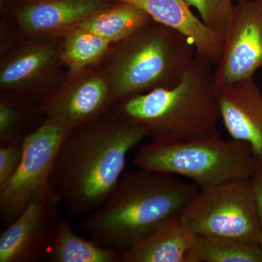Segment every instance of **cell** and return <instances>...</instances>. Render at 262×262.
<instances>
[{"label":"cell","instance_id":"obj_1","mask_svg":"<svg viewBox=\"0 0 262 262\" xmlns=\"http://www.w3.org/2000/svg\"><path fill=\"white\" fill-rule=\"evenodd\" d=\"M146 137L145 129L117 107L70 133L51 181L71 214H89L107 201L125 173L129 151Z\"/></svg>","mask_w":262,"mask_h":262},{"label":"cell","instance_id":"obj_2","mask_svg":"<svg viewBox=\"0 0 262 262\" xmlns=\"http://www.w3.org/2000/svg\"><path fill=\"white\" fill-rule=\"evenodd\" d=\"M199 190L175 175L130 170L107 201L84 216L80 227L95 242L124 249L180 215Z\"/></svg>","mask_w":262,"mask_h":262},{"label":"cell","instance_id":"obj_3","mask_svg":"<svg viewBox=\"0 0 262 262\" xmlns=\"http://www.w3.org/2000/svg\"><path fill=\"white\" fill-rule=\"evenodd\" d=\"M211 64L194 58L178 84L139 95L116 107L160 142H181L216 134L219 88Z\"/></svg>","mask_w":262,"mask_h":262},{"label":"cell","instance_id":"obj_4","mask_svg":"<svg viewBox=\"0 0 262 262\" xmlns=\"http://www.w3.org/2000/svg\"><path fill=\"white\" fill-rule=\"evenodd\" d=\"M195 58L192 43L180 33L149 19L101 62L116 102L179 83Z\"/></svg>","mask_w":262,"mask_h":262},{"label":"cell","instance_id":"obj_5","mask_svg":"<svg viewBox=\"0 0 262 262\" xmlns=\"http://www.w3.org/2000/svg\"><path fill=\"white\" fill-rule=\"evenodd\" d=\"M138 168L182 176L200 189L237 180H249L262 163L251 146L225 140L218 133L181 142L151 141L138 151Z\"/></svg>","mask_w":262,"mask_h":262},{"label":"cell","instance_id":"obj_6","mask_svg":"<svg viewBox=\"0 0 262 262\" xmlns=\"http://www.w3.org/2000/svg\"><path fill=\"white\" fill-rule=\"evenodd\" d=\"M180 216L198 237L257 245L262 239L249 180L200 189Z\"/></svg>","mask_w":262,"mask_h":262},{"label":"cell","instance_id":"obj_7","mask_svg":"<svg viewBox=\"0 0 262 262\" xmlns=\"http://www.w3.org/2000/svg\"><path fill=\"white\" fill-rule=\"evenodd\" d=\"M72 130L46 118L24 141L21 162L14 175L0 187V218L8 226L37 194L52 182L62 143Z\"/></svg>","mask_w":262,"mask_h":262},{"label":"cell","instance_id":"obj_8","mask_svg":"<svg viewBox=\"0 0 262 262\" xmlns=\"http://www.w3.org/2000/svg\"><path fill=\"white\" fill-rule=\"evenodd\" d=\"M39 103L46 118L73 131L96 121L117 102L107 74L100 63L67 71Z\"/></svg>","mask_w":262,"mask_h":262},{"label":"cell","instance_id":"obj_9","mask_svg":"<svg viewBox=\"0 0 262 262\" xmlns=\"http://www.w3.org/2000/svg\"><path fill=\"white\" fill-rule=\"evenodd\" d=\"M61 202L52 182L37 194L0 236V262L47 261Z\"/></svg>","mask_w":262,"mask_h":262},{"label":"cell","instance_id":"obj_10","mask_svg":"<svg viewBox=\"0 0 262 262\" xmlns=\"http://www.w3.org/2000/svg\"><path fill=\"white\" fill-rule=\"evenodd\" d=\"M5 57L0 67V89L3 93L41 96L42 100L56 88L61 61L63 37L27 38Z\"/></svg>","mask_w":262,"mask_h":262},{"label":"cell","instance_id":"obj_11","mask_svg":"<svg viewBox=\"0 0 262 262\" xmlns=\"http://www.w3.org/2000/svg\"><path fill=\"white\" fill-rule=\"evenodd\" d=\"M213 72L217 87L253 78L262 68V7L258 0H238Z\"/></svg>","mask_w":262,"mask_h":262},{"label":"cell","instance_id":"obj_12","mask_svg":"<svg viewBox=\"0 0 262 262\" xmlns=\"http://www.w3.org/2000/svg\"><path fill=\"white\" fill-rule=\"evenodd\" d=\"M114 0H34L20 3L13 11L21 39L65 37Z\"/></svg>","mask_w":262,"mask_h":262},{"label":"cell","instance_id":"obj_13","mask_svg":"<svg viewBox=\"0 0 262 262\" xmlns=\"http://www.w3.org/2000/svg\"><path fill=\"white\" fill-rule=\"evenodd\" d=\"M220 118L232 139L262 160V93L253 78L219 87Z\"/></svg>","mask_w":262,"mask_h":262},{"label":"cell","instance_id":"obj_14","mask_svg":"<svg viewBox=\"0 0 262 262\" xmlns=\"http://www.w3.org/2000/svg\"><path fill=\"white\" fill-rule=\"evenodd\" d=\"M144 10L155 21L173 29L192 43L195 57L216 65L223 48V36L198 18L184 0H114Z\"/></svg>","mask_w":262,"mask_h":262},{"label":"cell","instance_id":"obj_15","mask_svg":"<svg viewBox=\"0 0 262 262\" xmlns=\"http://www.w3.org/2000/svg\"><path fill=\"white\" fill-rule=\"evenodd\" d=\"M198 237L180 215L136 244L119 250L120 262H198Z\"/></svg>","mask_w":262,"mask_h":262},{"label":"cell","instance_id":"obj_16","mask_svg":"<svg viewBox=\"0 0 262 262\" xmlns=\"http://www.w3.org/2000/svg\"><path fill=\"white\" fill-rule=\"evenodd\" d=\"M51 262H120L119 250L81 237L67 219L57 225L47 258Z\"/></svg>","mask_w":262,"mask_h":262},{"label":"cell","instance_id":"obj_17","mask_svg":"<svg viewBox=\"0 0 262 262\" xmlns=\"http://www.w3.org/2000/svg\"><path fill=\"white\" fill-rule=\"evenodd\" d=\"M151 19L135 5L116 2L99 10L78 28L97 34L112 44L121 42Z\"/></svg>","mask_w":262,"mask_h":262},{"label":"cell","instance_id":"obj_18","mask_svg":"<svg viewBox=\"0 0 262 262\" xmlns=\"http://www.w3.org/2000/svg\"><path fill=\"white\" fill-rule=\"evenodd\" d=\"M3 94L0 100V144L23 142L42 122H37L39 115L44 116L40 103L36 106L28 95Z\"/></svg>","mask_w":262,"mask_h":262},{"label":"cell","instance_id":"obj_19","mask_svg":"<svg viewBox=\"0 0 262 262\" xmlns=\"http://www.w3.org/2000/svg\"><path fill=\"white\" fill-rule=\"evenodd\" d=\"M113 46L94 33L76 29L63 37L62 63L67 71L100 64Z\"/></svg>","mask_w":262,"mask_h":262},{"label":"cell","instance_id":"obj_20","mask_svg":"<svg viewBox=\"0 0 262 262\" xmlns=\"http://www.w3.org/2000/svg\"><path fill=\"white\" fill-rule=\"evenodd\" d=\"M198 262H262L260 245L198 237Z\"/></svg>","mask_w":262,"mask_h":262},{"label":"cell","instance_id":"obj_21","mask_svg":"<svg viewBox=\"0 0 262 262\" xmlns=\"http://www.w3.org/2000/svg\"><path fill=\"white\" fill-rule=\"evenodd\" d=\"M190 8H196L201 19L208 28L225 35L233 14L232 0H184Z\"/></svg>","mask_w":262,"mask_h":262},{"label":"cell","instance_id":"obj_22","mask_svg":"<svg viewBox=\"0 0 262 262\" xmlns=\"http://www.w3.org/2000/svg\"><path fill=\"white\" fill-rule=\"evenodd\" d=\"M0 144V187H2L18 170L23 158L24 141Z\"/></svg>","mask_w":262,"mask_h":262},{"label":"cell","instance_id":"obj_23","mask_svg":"<svg viewBox=\"0 0 262 262\" xmlns=\"http://www.w3.org/2000/svg\"><path fill=\"white\" fill-rule=\"evenodd\" d=\"M258 223L262 231V163L249 179Z\"/></svg>","mask_w":262,"mask_h":262},{"label":"cell","instance_id":"obj_24","mask_svg":"<svg viewBox=\"0 0 262 262\" xmlns=\"http://www.w3.org/2000/svg\"><path fill=\"white\" fill-rule=\"evenodd\" d=\"M20 3H27V2L34 1V0H18Z\"/></svg>","mask_w":262,"mask_h":262},{"label":"cell","instance_id":"obj_25","mask_svg":"<svg viewBox=\"0 0 262 262\" xmlns=\"http://www.w3.org/2000/svg\"><path fill=\"white\" fill-rule=\"evenodd\" d=\"M258 3H260V5H261V7H262V0H258Z\"/></svg>","mask_w":262,"mask_h":262},{"label":"cell","instance_id":"obj_26","mask_svg":"<svg viewBox=\"0 0 262 262\" xmlns=\"http://www.w3.org/2000/svg\"><path fill=\"white\" fill-rule=\"evenodd\" d=\"M260 247H261V249L262 251V239H261V243H260Z\"/></svg>","mask_w":262,"mask_h":262}]
</instances>
